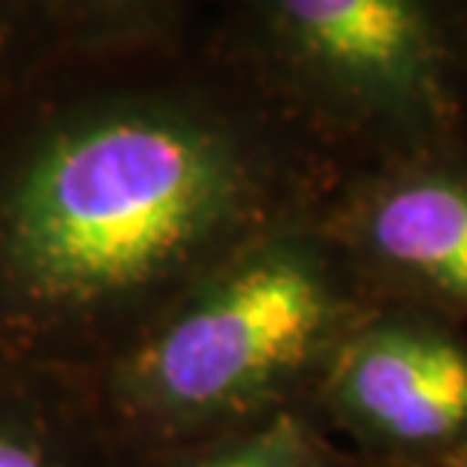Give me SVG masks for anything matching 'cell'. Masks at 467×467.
Returning a JSON list of instances; mask_svg holds the SVG:
<instances>
[{"instance_id":"1","label":"cell","mask_w":467,"mask_h":467,"mask_svg":"<svg viewBox=\"0 0 467 467\" xmlns=\"http://www.w3.org/2000/svg\"><path fill=\"white\" fill-rule=\"evenodd\" d=\"M48 55L34 109L0 148V242L52 299L151 281L251 226L299 221L341 172L200 39L178 48Z\"/></svg>"},{"instance_id":"2","label":"cell","mask_w":467,"mask_h":467,"mask_svg":"<svg viewBox=\"0 0 467 467\" xmlns=\"http://www.w3.org/2000/svg\"><path fill=\"white\" fill-rule=\"evenodd\" d=\"M202 39L341 178L467 161V39L450 0H212Z\"/></svg>"},{"instance_id":"3","label":"cell","mask_w":467,"mask_h":467,"mask_svg":"<svg viewBox=\"0 0 467 467\" xmlns=\"http://www.w3.org/2000/svg\"><path fill=\"white\" fill-rule=\"evenodd\" d=\"M323 235L277 226L154 344L148 380L166 404L223 407L290 380L329 347L344 302Z\"/></svg>"},{"instance_id":"4","label":"cell","mask_w":467,"mask_h":467,"mask_svg":"<svg viewBox=\"0 0 467 467\" xmlns=\"http://www.w3.org/2000/svg\"><path fill=\"white\" fill-rule=\"evenodd\" d=\"M329 389L353 429L404 459L437 467L467 446V337L425 307L344 335Z\"/></svg>"},{"instance_id":"5","label":"cell","mask_w":467,"mask_h":467,"mask_svg":"<svg viewBox=\"0 0 467 467\" xmlns=\"http://www.w3.org/2000/svg\"><path fill=\"white\" fill-rule=\"evenodd\" d=\"M329 230L416 293L425 311L467 320V161L431 157L347 172Z\"/></svg>"},{"instance_id":"6","label":"cell","mask_w":467,"mask_h":467,"mask_svg":"<svg viewBox=\"0 0 467 467\" xmlns=\"http://www.w3.org/2000/svg\"><path fill=\"white\" fill-rule=\"evenodd\" d=\"M52 55L178 48L202 39L212 0H27Z\"/></svg>"},{"instance_id":"7","label":"cell","mask_w":467,"mask_h":467,"mask_svg":"<svg viewBox=\"0 0 467 467\" xmlns=\"http://www.w3.org/2000/svg\"><path fill=\"white\" fill-rule=\"evenodd\" d=\"M314 441L296 413H277L256 431L212 455L200 467H311Z\"/></svg>"},{"instance_id":"8","label":"cell","mask_w":467,"mask_h":467,"mask_svg":"<svg viewBox=\"0 0 467 467\" xmlns=\"http://www.w3.org/2000/svg\"><path fill=\"white\" fill-rule=\"evenodd\" d=\"M52 55L27 0H0V100Z\"/></svg>"},{"instance_id":"9","label":"cell","mask_w":467,"mask_h":467,"mask_svg":"<svg viewBox=\"0 0 467 467\" xmlns=\"http://www.w3.org/2000/svg\"><path fill=\"white\" fill-rule=\"evenodd\" d=\"M0 467H46L31 446L0 434Z\"/></svg>"},{"instance_id":"10","label":"cell","mask_w":467,"mask_h":467,"mask_svg":"<svg viewBox=\"0 0 467 467\" xmlns=\"http://www.w3.org/2000/svg\"><path fill=\"white\" fill-rule=\"evenodd\" d=\"M437 467H467V446H464V450H459V452H452L450 459L441 462Z\"/></svg>"},{"instance_id":"11","label":"cell","mask_w":467,"mask_h":467,"mask_svg":"<svg viewBox=\"0 0 467 467\" xmlns=\"http://www.w3.org/2000/svg\"><path fill=\"white\" fill-rule=\"evenodd\" d=\"M452 9H455V16H459V22H462V31H464V39H467V0H450Z\"/></svg>"}]
</instances>
